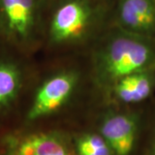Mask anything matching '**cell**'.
Returning <instances> with one entry per match:
<instances>
[{
    "label": "cell",
    "mask_w": 155,
    "mask_h": 155,
    "mask_svg": "<svg viewBox=\"0 0 155 155\" xmlns=\"http://www.w3.org/2000/svg\"><path fill=\"white\" fill-rule=\"evenodd\" d=\"M150 41L124 30L114 35L97 57L96 71L100 81L114 86L127 75L153 68L155 49Z\"/></svg>",
    "instance_id": "cell-1"
},
{
    "label": "cell",
    "mask_w": 155,
    "mask_h": 155,
    "mask_svg": "<svg viewBox=\"0 0 155 155\" xmlns=\"http://www.w3.org/2000/svg\"><path fill=\"white\" fill-rule=\"evenodd\" d=\"M93 20V10L86 0H67L53 16L50 36L55 43H65L81 38Z\"/></svg>",
    "instance_id": "cell-2"
},
{
    "label": "cell",
    "mask_w": 155,
    "mask_h": 155,
    "mask_svg": "<svg viewBox=\"0 0 155 155\" xmlns=\"http://www.w3.org/2000/svg\"><path fill=\"white\" fill-rule=\"evenodd\" d=\"M77 84V75L63 72L47 80L39 89L28 111L29 120H36L57 111L71 97Z\"/></svg>",
    "instance_id": "cell-3"
},
{
    "label": "cell",
    "mask_w": 155,
    "mask_h": 155,
    "mask_svg": "<svg viewBox=\"0 0 155 155\" xmlns=\"http://www.w3.org/2000/svg\"><path fill=\"white\" fill-rule=\"evenodd\" d=\"M36 17L37 0H0V25L18 42L32 35Z\"/></svg>",
    "instance_id": "cell-4"
},
{
    "label": "cell",
    "mask_w": 155,
    "mask_h": 155,
    "mask_svg": "<svg viewBox=\"0 0 155 155\" xmlns=\"http://www.w3.org/2000/svg\"><path fill=\"white\" fill-rule=\"evenodd\" d=\"M117 17L124 31L155 37V0H120Z\"/></svg>",
    "instance_id": "cell-5"
},
{
    "label": "cell",
    "mask_w": 155,
    "mask_h": 155,
    "mask_svg": "<svg viewBox=\"0 0 155 155\" xmlns=\"http://www.w3.org/2000/svg\"><path fill=\"white\" fill-rule=\"evenodd\" d=\"M101 134L116 154L128 155L132 152L135 142L137 122L134 117L129 115H113L104 121Z\"/></svg>",
    "instance_id": "cell-6"
},
{
    "label": "cell",
    "mask_w": 155,
    "mask_h": 155,
    "mask_svg": "<svg viewBox=\"0 0 155 155\" xmlns=\"http://www.w3.org/2000/svg\"><path fill=\"white\" fill-rule=\"evenodd\" d=\"M11 155H71L61 138L54 134H35L11 145Z\"/></svg>",
    "instance_id": "cell-7"
},
{
    "label": "cell",
    "mask_w": 155,
    "mask_h": 155,
    "mask_svg": "<svg viewBox=\"0 0 155 155\" xmlns=\"http://www.w3.org/2000/svg\"><path fill=\"white\" fill-rule=\"evenodd\" d=\"M152 69L135 72L121 78L114 85L118 99L125 104H136L149 97L154 87Z\"/></svg>",
    "instance_id": "cell-8"
},
{
    "label": "cell",
    "mask_w": 155,
    "mask_h": 155,
    "mask_svg": "<svg viewBox=\"0 0 155 155\" xmlns=\"http://www.w3.org/2000/svg\"><path fill=\"white\" fill-rule=\"evenodd\" d=\"M21 85V75L11 64H0V107L6 105L17 96Z\"/></svg>",
    "instance_id": "cell-9"
},
{
    "label": "cell",
    "mask_w": 155,
    "mask_h": 155,
    "mask_svg": "<svg viewBox=\"0 0 155 155\" xmlns=\"http://www.w3.org/2000/svg\"><path fill=\"white\" fill-rule=\"evenodd\" d=\"M79 155H110L111 148L102 135L91 134L79 139L77 145Z\"/></svg>",
    "instance_id": "cell-10"
},
{
    "label": "cell",
    "mask_w": 155,
    "mask_h": 155,
    "mask_svg": "<svg viewBox=\"0 0 155 155\" xmlns=\"http://www.w3.org/2000/svg\"><path fill=\"white\" fill-rule=\"evenodd\" d=\"M153 155H155V142H154V145H153Z\"/></svg>",
    "instance_id": "cell-11"
}]
</instances>
